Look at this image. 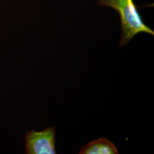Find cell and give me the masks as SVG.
Segmentation results:
<instances>
[{
	"instance_id": "6da1fadb",
	"label": "cell",
	"mask_w": 154,
	"mask_h": 154,
	"mask_svg": "<svg viewBox=\"0 0 154 154\" xmlns=\"http://www.w3.org/2000/svg\"><path fill=\"white\" fill-rule=\"evenodd\" d=\"M97 4L98 6L112 8L119 13L122 31L120 46L128 44L139 33L154 35V30L143 21L134 0H98Z\"/></svg>"
},
{
	"instance_id": "7a4b0ae2",
	"label": "cell",
	"mask_w": 154,
	"mask_h": 154,
	"mask_svg": "<svg viewBox=\"0 0 154 154\" xmlns=\"http://www.w3.org/2000/svg\"><path fill=\"white\" fill-rule=\"evenodd\" d=\"M26 154H55V127L41 132L32 130L25 135Z\"/></svg>"
},
{
	"instance_id": "3957f363",
	"label": "cell",
	"mask_w": 154,
	"mask_h": 154,
	"mask_svg": "<svg viewBox=\"0 0 154 154\" xmlns=\"http://www.w3.org/2000/svg\"><path fill=\"white\" fill-rule=\"evenodd\" d=\"M80 154H117L116 145L107 138H100L85 145Z\"/></svg>"
}]
</instances>
